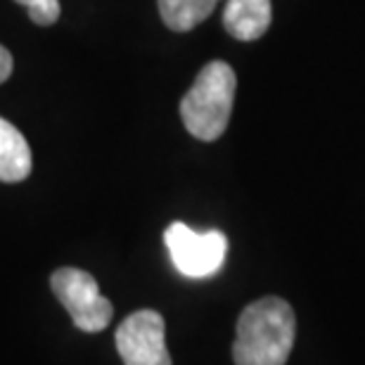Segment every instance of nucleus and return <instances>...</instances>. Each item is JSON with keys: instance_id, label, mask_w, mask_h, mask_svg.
<instances>
[{"instance_id": "4", "label": "nucleus", "mask_w": 365, "mask_h": 365, "mask_svg": "<svg viewBox=\"0 0 365 365\" xmlns=\"http://www.w3.org/2000/svg\"><path fill=\"white\" fill-rule=\"evenodd\" d=\"M166 250L176 271L185 277H211L225 264L228 254V237L221 230L195 232L185 223H171L164 232Z\"/></svg>"}, {"instance_id": "3", "label": "nucleus", "mask_w": 365, "mask_h": 365, "mask_svg": "<svg viewBox=\"0 0 365 365\" xmlns=\"http://www.w3.org/2000/svg\"><path fill=\"white\" fill-rule=\"evenodd\" d=\"M55 297L83 332H102L112 323L114 306L100 294V287L91 273L81 268H57L50 277Z\"/></svg>"}, {"instance_id": "5", "label": "nucleus", "mask_w": 365, "mask_h": 365, "mask_svg": "<svg viewBox=\"0 0 365 365\" xmlns=\"http://www.w3.org/2000/svg\"><path fill=\"white\" fill-rule=\"evenodd\" d=\"M114 339L123 365H173L166 349V323L162 313L152 309L130 313L119 325Z\"/></svg>"}, {"instance_id": "1", "label": "nucleus", "mask_w": 365, "mask_h": 365, "mask_svg": "<svg viewBox=\"0 0 365 365\" xmlns=\"http://www.w3.org/2000/svg\"><path fill=\"white\" fill-rule=\"evenodd\" d=\"M297 318L280 297H264L250 304L237 318L232 344L235 365H284L294 346Z\"/></svg>"}, {"instance_id": "8", "label": "nucleus", "mask_w": 365, "mask_h": 365, "mask_svg": "<svg viewBox=\"0 0 365 365\" xmlns=\"http://www.w3.org/2000/svg\"><path fill=\"white\" fill-rule=\"evenodd\" d=\"M221 0H157L159 14L171 31L185 34L200 26Z\"/></svg>"}, {"instance_id": "10", "label": "nucleus", "mask_w": 365, "mask_h": 365, "mask_svg": "<svg viewBox=\"0 0 365 365\" xmlns=\"http://www.w3.org/2000/svg\"><path fill=\"white\" fill-rule=\"evenodd\" d=\"M12 74V55L10 50L0 46V83H5Z\"/></svg>"}, {"instance_id": "6", "label": "nucleus", "mask_w": 365, "mask_h": 365, "mask_svg": "<svg viewBox=\"0 0 365 365\" xmlns=\"http://www.w3.org/2000/svg\"><path fill=\"white\" fill-rule=\"evenodd\" d=\"M273 21L271 0H228L223 10V26L237 41L261 38Z\"/></svg>"}, {"instance_id": "2", "label": "nucleus", "mask_w": 365, "mask_h": 365, "mask_svg": "<svg viewBox=\"0 0 365 365\" xmlns=\"http://www.w3.org/2000/svg\"><path fill=\"white\" fill-rule=\"evenodd\" d=\"M237 76L230 64L209 62L180 102V119L197 140L211 143L228 128L232 102H235Z\"/></svg>"}, {"instance_id": "7", "label": "nucleus", "mask_w": 365, "mask_h": 365, "mask_svg": "<svg viewBox=\"0 0 365 365\" xmlns=\"http://www.w3.org/2000/svg\"><path fill=\"white\" fill-rule=\"evenodd\" d=\"M31 173V150L26 138L0 116V180L19 182Z\"/></svg>"}, {"instance_id": "9", "label": "nucleus", "mask_w": 365, "mask_h": 365, "mask_svg": "<svg viewBox=\"0 0 365 365\" xmlns=\"http://www.w3.org/2000/svg\"><path fill=\"white\" fill-rule=\"evenodd\" d=\"M14 3L24 5L29 10V17L38 26L55 24L57 17H60V0H14Z\"/></svg>"}]
</instances>
